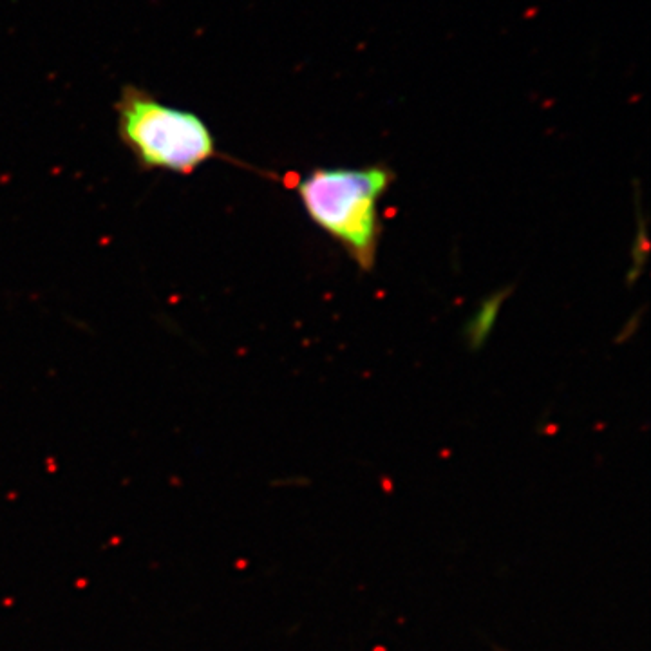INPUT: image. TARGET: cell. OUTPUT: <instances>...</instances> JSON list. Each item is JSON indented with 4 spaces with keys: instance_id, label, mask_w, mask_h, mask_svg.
Instances as JSON below:
<instances>
[{
    "instance_id": "6da1fadb",
    "label": "cell",
    "mask_w": 651,
    "mask_h": 651,
    "mask_svg": "<svg viewBox=\"0 0 651 651\" xmlns=\"http://www.w3.org/2000/svg\"><path fill=\"white\" fill-rule=\"evenodd\" d=\"M394 176L385 165L315 168L295 186L309 221L340 244L364 271L378 253V203Z\"/></svg>"
},
{
    "instance_id": "7a4b0ae2",
    "label": "cell",
    "mask_w": 651,
    "mask_h": 651,
    "mask_svg": "<svg viewBox=\"0 0 651 651\" xmlns=\"http://www.w3.org/2000/svg\"><path fill=\"white\" fill-rule=\"evenodd\" d=\"M114 111L118 138L145 172L190 176L212 159H228L197 114L163 103L143 87L123 85Z\"/></svg>"
}]
</instances>
